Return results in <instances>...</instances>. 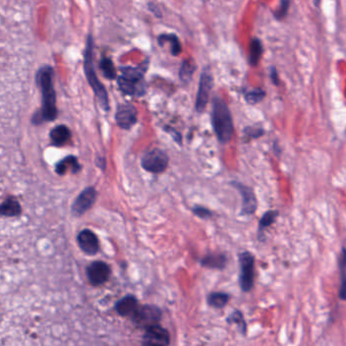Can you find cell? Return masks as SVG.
Returning a JSON list of instances; mask_svg holds the SVG:
<instances>
[{
    "mask_svg": "<svg viewBox=\"0 0 346 346\" xmlns=\"http://www.w3.org/2000/svg\"><path fill=\"white\" fill-rule=\"evenodd\" d=\"M69 168H72V170L75 171L76 168H79L77 165V159L74 157H69V158H65L64 160H62L58 166H57V172L59 174H64Z\"/></svg>",
    "mask_w": 346,
    "mask_h": 346,
    "instance_id": "cell-28",
    "label": "cell"
},
{
    "mask_svg": "<svg viewBox=\"0 0 346 346\" xmlns=\"http://www.w3.org/2000/svg\"><path fill=\"white\" fill-rule=\"evenodd\" d=\"M53 70L47 66L40 70L38 75V83L43 95V108L42 116L45 120L52 121L57 116L56 109V94L53 86Z\"/></svg>",
    "mask_w": 346,
    "mask_h": 346,
    "instance_id": "cell-2",
    "label": "cell"
},
{
    "mask_svg": "<svg viewBox=\"0 0 346 346\" xmlns=\"http://www.w3.org/2000/svg\"><path fill=\"white\" fill-rule=\"evenodd\" d=\"M278 216H279V211L278 210H268L262 215V217L259 221L258 231H257L259 240L263 239L264 231H266L267 229H269L270 227L276 222Z\"/></svg>",
    "mask_w": 346,
    "mask_h": 346,
    "instance_id": "cell-18",
    "label": "cell"
},
{
    "mask_svg": "<svg viewBox=\"0 0 346 346\" xmlns=\"http://www.w3.org/2000/svg\"><path fill=\"white\" fill-rule=\"evenodd\" d=\"M70 137V132L69 129L66 126H58L54 128L51 132V139L55 144L61 145L65 143Z\"/></svg>",
    "mask_w": 346,
    "mask_h": 346,
    "instance_id": "cell-20",
    "label": "cell"
},
{
    "mask_svg": "<svg viewBox=\"0 0 346 346\" xmlns=\"http://www.w3.org/2000/svg\"><path fill=\"white\" fill-rule=\"evenodd\" d=\"M147 69V64L122 68V76L118 78L120 89L129 96H142L144 94V74Z\"/></svg>",
    "mask_w": 346,
    "mask_h": 346,
    "instance_id": "cell-3",
    "label": "cell"
},
{
    "mask_svg": "<svg viewBox=\"0 0 346 346\" xmlns=\"http://www.w3.org/2000/svg\"><path fill=\"white\" fill-rule=\"evenodd\" d=\"M101 68H102L105 77H108L109 79H114L115 78V67H114L113 62L110 59H108V58L103 59L101 61Z\"/></svg>",
    "mask_w": 346,
    "mask_h": 346,
    "instance_id": "cell-27",
    "label": "cell"
},
{
    "mask_svg": "<svg viewBox=\"0 0 346 346\" xmlns=\"http://www.w3.org/2000/svg\"><path fill=\"white\" fill-rule=\"evenodd\" d=\"M131 316L133 322L137 326L145 329L152 325L158 324L161 319L162 313L161 309L156 306L144 305L141 307L138 306Z\"/></svg>",
    "mask_w": 346,
    "mask_h": 346,
    "instance_id": "cell-7",
    "label": "cell"
},
{
    "mask_svg": "<svg viewBox=\"0 0 346 346\" xmlns=\"http://www.w3.org/2000/svg\"><path fill=\"white\" fill-rule=\"evenodd\" d=\"M191 211L196 216H198L199 218H202V220L211 218L212 215H213V213L210 209H208L207 207H204L202 205H194L191 208Z\"/></svg>",
    "mask_w": 346,
    "mask_h": 346,
    "instance_id": "cell-29",
    "label": "cell"
},
{
    "mask_svg": "<svg viewBox=\"0 0 346 346\" xmlns=\"http://www.w3.org/2000/svg\"><path fill=\"white\" fill-rule=\"evenodd\" d=\"M144 330L145 332L142 337L143 345L168 346L171 343L169 331L159 324L152 325Z\"/></svg>",
    "mask_w": 346,
    "mask_h": 346,
    "instance_id": "cell-9",
    "label": "cell"
},
{
    "mask_svg": "<svg viewBox=\"0 0 346 346\" xmlns=\"http://www.w3.org/2000/svg\"><path fill=\"white\" fill-rule=\"evenodd\" d=\"M138 307V301L134 296H126L116 305V311L121 316H131Z\"/></svg>",
    "mask_w": 346,
    "mask_h": 346,
    "instance_id": "cell-16",
    "label": "cell"
},
{
    "mask_svg": "<svg viewBox=\"0 0 346 346\" xmlns=\"http://www.w3.org/2000/svg\"><path fill=\"white\" fill-rule=\"evenodd\" d=\"M345 248L342 247L341 254L339 257V271H340V289L339 298L340 300H345Z\"/></svg>",
    "mask_w": 346,
    "mask_h": 346,
    "instance_id": "cell-23",
    "label": "cell"
},
{
    "mask_svg": "<svg viewBox=\"0 0 346 346\" xmlns=\"http://www.w3.org/2000/svg\"><path fill=\"white\" fill-rule=\"evenodd\" d=\"M231 185L239 191L243 199L242 209H241L240 214L242 216L253 215L256 212L257 207H258V201H257V197H256L254 190L250 186H247L236 181L231 182Z\"/></svg>",
    "mask_w": 346,
    "mask_h": 346,
    "instance_id": "cell-8",
    "label": "cell"
},
{
    "mask_svg": "<svg viewBox=\"0 0 346 346\" xmlns=\"http://www.w3.org/2000/svg\"><path fill=\"white\" fill-rule=\"evenodd\" d=\"M117 124L123 129H130L137 122V111L130 104L120 105L116 113Z\"/></svg>",
    "mask_w": 346,
    "mask_h": 346,
    "instance_id": "cell-11",
    "label": "cell"
},
{
    "mask_svg": "<svg viewBox=\"0 0 346 346\" xmlns=\"http://www.w3.org/2000/svg\"><path fill=\"white\" fill-rule=\"evenodd\" d=\"M270 77L272 79V82L276 85L279 84V79H278V76H277V71H276V68L275 67H271L270 69Z\"/></svg>",
    "mask_w": 346,
    "mask_h": 346,
    "instance_id": "cell-33",
    "label": "cell"
},
{
    "mask_svg": "<svg viewBox=\"0 0 346 346\" xmlns=\"http://www.w3.org/2000/svg\"><path fill=\"white\" fill-rule=\"evenodd\" d=\"M165 130L171 134V136L173 137V139H174L178 144H182V136H181V134H180L178 131H176L175 129H173V128H171V127H169V126H167V127L165 128Z\"/></svg>",
    "mask_w": 346,
    "mask_h": 346,
    "instance_id": "cell-32",
    "label": "cell"
},
{
    "mask_svg": "<svg viewBox=\"0 0 346 346\" xmlns=\"http://www.w3.org/2000/svg\"><path fill=\"white\" fill-rule=\"evenodd\" d=\"M288 7H289V0H281L280 3V7L278 8V10L274 13L277 20H282L284 19V16L287 14L288 11Z\"/></svg>",
    "mask_w": 346,
    "mask_h": 346,
    "instance_id": "cell-31",
    "label": "cell"
},
{
    "mask_svg": "<svg viewBox=\"0 0 346 346\" xmlns=\"http://www.w3.org/2000/svg\"><path fill=\"white\" fill-rule=\"evenodd\" d=\"M213 86V77L208 70H204L199 79V87L196 97V111L202 113L208 103L210 90Z\"/></svg>",
    "mask_w": 346,
    "mask_h": 346,
    "instance_id": "cell-10",
    "label": "cell"
},
{
    "mask_svg": "<svg viewBox=\"0 0 346 346\" xmlns=\"http://www.w3.org/2000/svg\"><path fill=\"white\" fill-rule=\"evenodd\" d=\"M228 263V257L223 253H208L200 259L201 266L213 270H224Z\"/></svg>",
    "mask_w": 346,
    "mask_h": 346,
    "instance_id": "cell-13",
    "label": "cell"
},
{
    "mask_svg": "<svg viewBox=\"0 0 346 346\" xmlns=\"http://www.w3.org/2000/svg\"><path fill=\"white\" fill-rule=\"evenodd\" d=\"M78 244L82 251L87 254H96L99 250V242L93 231H81L78 235Z\"/></svg>",
    "mask_w": 346,
    "mask_h": 346,
    "instance_id": "cell-14",
    "label": "cell"
},
{
    "mask_svg": "<svg viewBox=\"0 0 346 346\" xmlns=\"http://www.w3.org/2000/svg\"><path fill=\"white\" fill-rule=\"evenodd\" d=\"M211 123L218 141L229 143L233 134L232 117L227 103L218 96H214L212 100Z\"/></svg>",
    "mask_w": 346,
    "mask_h": 346,
    "instance_id": "cell-1",
    "label": "cell"
},
{
    "mask_svg": "<svg viewBox=\"0 0 346 346\" xmlns=\"http://www.w3.org/2000/svg\"><path fill=\"white\" fill-rule=\"evenodd\" d=\"M195 70H196V66L193 64L191 60L189 59L184 60L180 68V72H179V77H180L181 81L186 84L189 83L190 80L192 79Z\"/></svg>",
    "mask_w": 346,
    "mask_h": 346,
    "instance_id": "cell-24",
    "label": "cell"
},
{
    "mask_svg": "<svg viewBox=\"0 0 346 346\" xmlns=\"http://www.w3.org/2000/svg\"><path fill=\"white\" fill-rule=\"evenodd\" d=\"M265 92L261 88H255L252 89L248 93H246L245 95V101L249 104V105H256L260 102L263 101V99L265 98Z\"/></svg>",
    "mask_w": 346,
    "mask_h": 346,
    "instance_id": "cell-26",
    "label": "cell"
},
{
    "mask_svg": "<svg viewBox=\"0 0 346 346\" xmlns=\"http://www.w3.org/2000/svg\"><path fill=\"white\" fill-rule=\"evenodd\" d=\"M84 71L86 77L88 79L89 84L92 85L101 106L105 109H109V101H108V94L106 92L105 86L100 82L98 77L96 76V71L94 69L93 64V41L89 36L87 40L85 52H84Z\"/></svg>",
    "mask_w": 346,
    "mask_h": 346,
    "instance_id": "cell-4",
    "label": "cell"
},
{
    "mask_svg": "<svg viewBox=\"0 0 346 346\" xmlns=\"http://www.w3.org/2000/svg\"><path fill=\"white\" fill-rule=\"evenodd\" d=\"M96 199V191L92 188L86 189L80 194L74 205V211L77 214L84 213L94 203Z\"/></svg>",
    "mask_w": 346,
    "mask_h": 346,
    "instance_id": "cell-15",
    "label": "cell"
},
{
    "mask_svg": "<svg viewBox=\"0 0 346 346\" xmlns=\"http://www.w3.org/2000/svg\"><path fill=\"white\" fill-rule=\"evenodd\" d=\"M245 136L248 138V140L251 139H256V138H260L263 136L264 134V129L259 128V127H253V126H249L245 128Z\"/></svg>",
    "mask_w": 346,
    "mask_h": 346,
    "instance_id": "cell-30",
    "label": "cell"
},
{
    "mask_svg": "<svg viewBox=\"0 0 346 346\" xmlns=\"http://www.w3.org/2000/svg\"><path fill=\"white\" fill-rule=\"evenodd\" d=\"M87 276L94 285L103 284L110 276V268L104 262H95L87 268Z\"/></svg>",
    "mask_w": 346,
    "mask_h": 346,
    "instance_id": "cell-12",
    "label": "cell"
},
{
    "mask_svg": "<svg viewBox=\"0 0 346 346\" xmlns=\"http://www.w3.org/2000/svg\"><path fill=\"white\" fill-rule=\"evenodd\" d=\"M21 206L14 200H7L0 205V214L5 216H15L20 214Z\"/></svg>",
    "mask_w": 346,
    "mask_h": 346,
    "instance_id": "cell-25",
    "label": "cell"
},
{
    "mask_svg": "<svg viewBox=\"0 0 346 346\" xmlns=\"http://www.w3.org/2000/svg\"><path fill=\"white\" fill-rule=\"evenodd\" d=\"M170 158L167 153L160 149H153L142 156L141 167L149 173L161 174L169 167Z\"/></svg>",
    "mask_w": 346,
    "mask_h": 346,
    "instance_id": "cell-6",
    "label": "cell"
},
{
    "mask_svg": "<svg viewBox=\"0 0 346 346\" xmlns=\"http://www.w3.org/2000/svg\"><path fill=\"white\" fill-rule=\"evenodd\" d=\"M231 296L224 292H213L207 296V305L213 308H224L230 302Z\"/></svg>",
    "mask_w": 346,
    "mask_h": 346,
    "instance_id": "cell-17",
    "label": "cell"
},
{
    "mask_svg": "<svg viewBox=\"0 0 346 346\" xmlns=\"http://www.w3.org/2000/svg\"><path fill=\"white\" fill-rule=\"evenodd\" d=\"M320 1H321V0H315V3H316V5H317V6H318V5H319V3H320Z\"/></svg>",
    "mask_w": 346,
    "mask_h": 346,
    "instance_id": "cell-34",
    "label": "cell"
},
{
    "mask_svg": "<svg viewBox=\"0 0 346 346\" xmlns=\"http://www.w3.org/2000/svg\"><path fill=\"white\" fill-rule=\"evenodd\" d=\"M227 322L229 324H235L238 326L240 332L243 335L247 334L248 325H247L245 317H244V315H243V313L241 311L235 309V311H233L232 313H231V315L227 318Z\"/></svg>",
    "mask_w": 346,
    "mask_h": 346,
    "instance_id": "cell-21",
    "label": "cell"
},
{
    "mask_svg": "<svg viewBox=\"0 0 346 346\" xmlns=\"http://www.w3.org/2000/svg\"><path fill=\"white\" fill-rule=\"evenodd\" d=\"M263 54V46L259 39H254L250 44V53H249V63L251 66L258 65L260 58Z\"/></svg>",
    "mask_w": 346,
    "mask_h": 346,
    "instance_id": "cell-19",
    "label": "cell"
},
{
    "mask_svg": "<svg viewBox=\"0 0 346 346\" xmlns=\"http://www.w3.org/2000/svg\"><path fill=\"white\" fill-rule=\"evenodd\" d=\"M240 276L239 284L244 293H249L255 281V257L250 251H243L239 254Z\"/></svg>",
    "mask_w": 346,
    "mask_h": 346,
    "instance_id": "cell-5",
    "label": "cell"
},
{
    "mask_svg": "<svg viewBox=\"0 0 346 346\" xmlns=\"http://www.w3.org/2000/svg\"><path fill=\"white\" fill-rule=\"evenodd\" d=\"M157 41H158V44L160 46H162L165 42H169L171 44V51H172V54L174 56H178V55L181 54V52H182V46H181V43H180L179 39H178V37L175 34L161 35V36L158 37Z\"/></svg>",
    "mask_w": 346,
    "mask_h": 346,
    "instance_id": "cell-22",
    "label": "cell"
}]
</instances>
